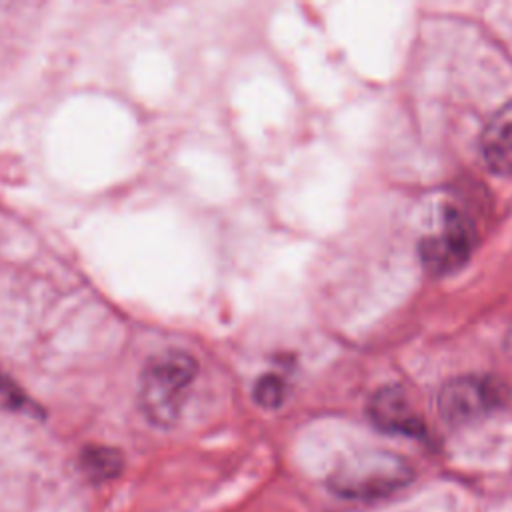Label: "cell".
<instances>
[{
    "instance_id": "cell-9",
    "label": "cell",
    "mask_w": 512,
    "mask_h": 512,
    "mask_svg": "<svg viewBox=\"0 0 512 512\" xmlns=\"http://www.w3.org/2000/svg\"><path fill=\"white\" fill-rule=\"evenodd\" d=\"M252 396L254 402L262 408H278L284 402L286 396V384L278 374H264L256 380L254 388H252Z\"/></svg>"
},
{
    "instance_id": "cell-8",
    "label": "cell",
    "mask_w": 512,
    "mask_h": 512,
    "mask_svg": "<svg viewBox=\"0 0 512 512\" xmlns=\"http://www.w3.org/2000/svg\"><path fill=\"white\" fill-rule=\"evenodd\" d=\"M0 408L42 418V408L18 386V382L0 368Z\"/></svg>"
},
{
    "instance_id": "cell-3",
    "label": "cell",
    "mask_w": 512,
    "mask_h": 512,
    "mask_svg": "<svg viewBox=\"0 0 512 512\" xmlns=\"http://www.w3.org/2000/svg\"><path fill=\"white\" fill-rule=\"evenodd\" d=\"M478 234L472 220L456 206L442 210L440 230L422 238L418 254L428 274L442 276L456 272L470 258Z\"/></svg>"
},
{
    "instance_id": "cell-1",
    "label": "cell",
    "mask_w": 512,
    "mask_h": 512,
    "mask_svg": "<svg viewBox=\"0 0 512 512\" xmlns=\"http://www.w3.org/2000/svg\"><path fill=\"white\" fill-rule=\"evenodd\" d=\"M198 374V362L184 350H162L140 372V408L160 428H170L182 412L186 392Z\"/></svg>"
},
{
    "instance_id": "cell-4",
    "label": "cell",
    "mask_w": 512,
    "mask_h": 512,
    "mask_svg": "<svg viewBox=\"0 0 512 512\" xmlns=\"http://www.w3.org/2000/svg\"><path fill=\"white\" fill-rule=\"evenodd\" d=\"M508 398L504 382L492 376H458L438 394L440 416L450 424H466L500 408Z\"/></svg>"
},
{
    "instance_id": "cell-7",
    "label": "cell",
    "mask_w": 512,
    "mask_h": 512,
    "mask_svg": "<svg viewBox=\"0 0 512 512\" xmlns=\"http://www.w3.org/2000/svg\"><path fill=\"white\" fill-rule=\"evenodd\" d=\"M80 466L84 474L96 482L110 480L122 472V452L112 446H86L80 454Z\"/></svg>"
},
{
    "instance_id": "cell-2",
    "label": "cell",
    "mask_w": 512,
    "mask_h": 512,
    "mask_svg": "<svg viewBox=\"0 0 512 512\" xmlns=\"http://www.w3.org/2000/svg\"><path fill=\"white\" fill-rule=\"evenodd\" d=\"M412 478L414 470L402 456L370 450L340 464L330 478V486L346 498L374 500L404 488Z\"/></svg>"
},
{
    "instance_id": "cell-5",
    "label": "cell",
    "mask_w": 512,
    "mask_h": 512,
    "mask_svg": "<svg viewBox=\"0 0 512 512\" xmlns=\"http://www.w3.org/2000/svg\"><path fill=\"white\" fill-rule=\"evenodd\" d=\"M368 418L372 424L388 434L420 436L424 434V420L412 406L410 398L400 386H382L368 400Z\"/></svg>"
},
{
    "instance_id": "cell-10",
    "label": "cell",
    "mask_w": 512,
    "mask_h": 512,
    "mask_svg": "<svg viewBox=\"0 0 512 512\" xmlns=\"http://www.w3.org/2000/svg\"><path fill=\"white\" fill-rule=\"evenodd\" d=\"M506 350H508V356L512 358V328H510V332L506 336Z\"/></svg>"
},
{
    "instance_id": "cell-6",
    "label": "cell",
    "mask_w": 512,
    "mask_h": 512,
    "mask_svg": "<svg viewBox=\"0 0 512 512\" xmlns=\"http://www.w3.org/2000/svg\"><path fill=\"white\" fill-rule=\"evenodd\" d=\"M486 166L496 174H512V100L498 108L480 136Z\"/></svg>"
}]
</instances>
